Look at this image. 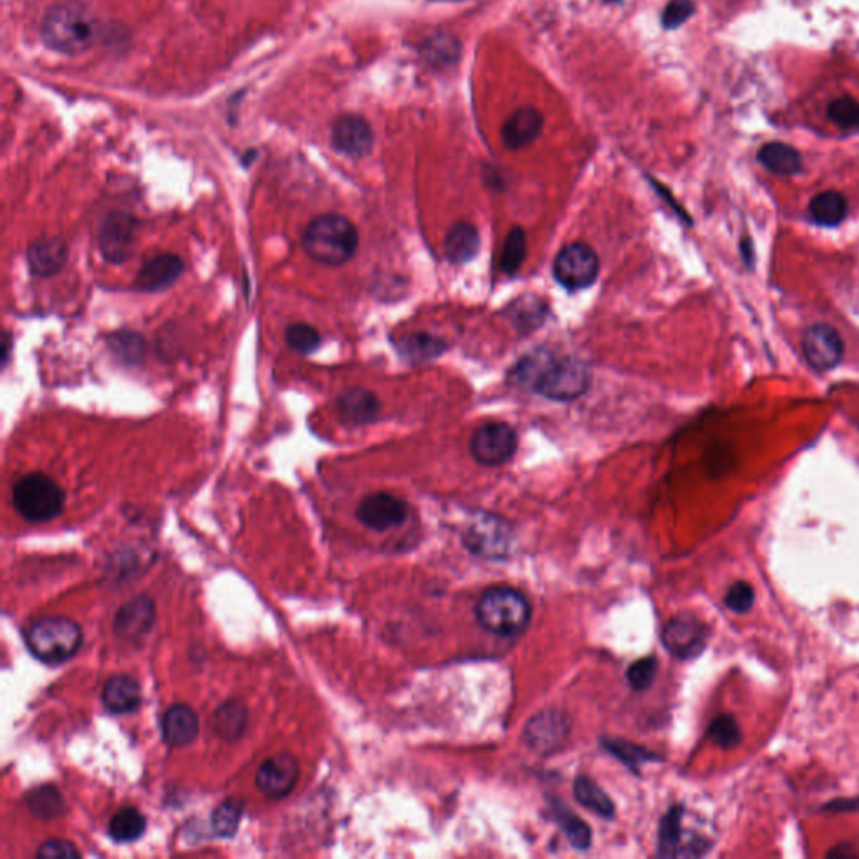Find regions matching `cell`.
<instances>
[{
    "label": "cell",
    "instance_id": "6da1fadb",
    "mask_svg": "<svg viewBox=\"0 0 859 859\" xmlns=\"http://www.w3.org/2000/svg\"><path fill=\"white\" fill-rule=\"evenodd\" d=\"M517 381L554 401L578 400L589 390L591 371L578 358H554L549 353L527 356L516 368Z\"/></svg>",
    "mask_w": 859,
    "mask_h": 859
},
{
    "label": "cell",
    "instance_id": "7a4b0ae2",
    "mask_svg": "<svg viewBox=\"0 0 859 859\" xmlns=\"http://www.w3.org/2000/svg\"><path fill=\"white\" fill-rule=\"evenodd\" d=\"M360 244L358 230L351 220L339 214L314 217L302 235V247L314 262L328 267L348 264Z\"/></svg>",
    "mask_w": 859,
    "mask_h": 859
},
{
    "label": "cell",
    "instance_id": "3957f363",
    "mask_svg": "<svg viewBox=\"0 0 859 859\" xmlns=\"http://www.w3.org/2000/svg\"><path fill=\"white\" fill-rule=\"evenodd\" d=\"M96 24L83 6L66 2L51 7L42 19V42L49 49L68 56L88 51L93 46Z\"/></svg>",
    "mask_w": 859,
    "mask_h": 859
},
{
    "label": "cell",
    "instance_id": "277c9868",
    "mask_svg": "<svg viewBox=\"0 0 859 859\" xmlns=\"http://www.w3.org/2000/svg\"><path fill=\"white\" fill-rule=\"evenodd\" d=\"M480 626L492 635L514 638L531 623V604L517 589L495 586L480 596L475 606Z\"/></svg>",
    "mask_w": 859,
    "mask_h": 859
},
{
    "label": "cell",
    "instance_id": "5b68a950",
    "mask_svg": "<svg viewBox=\"0 0 859 859\" xmlns=\"http://www.w3.org/2000/svg\"><path fill=\"white\" fill-rule=\"evenodd\" d=\"M26 645L37 660L47 665L71 660L83 646V630L66 616H46L29 625Z\"/></svg>",
    "mask_w": 859,
    "mask_h": 859
},
{
    "label": "cell",
    "instance_id": "8992f818",
    "mask_svg": "<svg viewBox=\"0 0 859 859\" xmlns=\"http://www.w3.org/2000/svg\"><path fill=\"white\" fill-rule=\"evenodd\" d=\"M64 500L66 495L58 482L41 472L22 477L12 489V504L32 524H44L56 519L63 512Z\"/></svg>",
    "mask_w": 859,
    "mask_h": 859
},
{
    "label": "cell",
    "instance_id": "52a82bcc",
    "mask_svg": "<svg viewBox=\"0 0 859 859\" xmlns=\"http://www.w3.org/2000/svg\"><path fill=\"white\" fill-rule=\"evenodd\" d=\"M140 222L130 212L115 210L106 215L99 229V252L106 262L120 266L130 261L135 252L136 234Z\"/></svg>",
    "mask_w": 859,
    "mask_h": 859
},
{
    "label": "cell",
    "instance_id": "ba28073f",
    "mask_svg": "<svg viewBox=\"0 0 859 859\" xmlns=\"http://www.w3.org/2000/svg\"><path fill=\"white\" fill-rule=\"evenodd\" d=\"M573 720L563 710L546 709L537 712L527 722L524 740L537 754L552 755L563 750L571 737Z\"/></svg>",
    "mask_w": 859,
    "mask_h": 859
},
{
    "label": "cell",
    "instance_id": "9c48e42d",
    "mask_svg": "<svg viewBox=\"0 0 859 859\" xmlns=\"http://www.w3.org/2000/svg\"><path fill=\"white\" fill-rule=\"evenodd\" d=\"M599 276V257L589 245H566L554 261V277L568 291L593 286Z\"/></svg>",
    "mask_w": 859,
    "mask_h": 859
},
{
    "label": "cell",
    "instance_id": "30bf717a",
    "mask_svg": "<svg viewBox=\"0 0 859 859\" xmlns=\"http://www.w3.org/2000/svg\"><path fill=\"white\" fill-rule=\"evenodd\" d=\"M517 450V433L507 423H487L474 433L470 452L480 465L497 467L514 457Z\"/></svg>",
    "mask_w": 859,
    "mask_h": 859
},
{
    "label": "cell",
    "instance_id": "8fae6325",
    "mask_svg": "<svg viewBox=\"0 0 859 859\" xmlns=\"http://www.w3.org/2000/svg\"><path fill=\"white\" fill-rule=\"evenodd\" d=\"M663 646L680 660H692L702 655L707 646V628L697 616L678 615L668 621L662 631Z\"/></svg>",
    "mask_w": 859,
    "mask_h": 859
},
{
    "label": "cell",
    "instance_id": "7c38bea8",
    "mask_svg": "<svg viewBox=\"0 0 859 859\" xmlns=\"http://www.w3.org/2000/svg\"><path fill=\"white\" fill-rule=\"evenodd\" d=\"M410 516V507L405 500L388 494V492H376L361 500L356 511V517L363 526L371 531L385 532L393 527H398L407 521Z\"/></svg>",
    "mask_w": 859,
    "mask_h": 859
},
{
    "label": "cell",
    "instance_id": "4fadbf2b",
    "mask_svg": "<svg viewBox=\"0 0 859 859\" xmlns=\"http://www.w3.org/2000/svg\"><path fill=\"white\" fill-rule=\"evenodd\" d=\"M299 762L291 752H277L262 762L256 776L259 791L269 799L289 796L299 779Z\"/></svg>",
    "mask_w": 859,
    "mask_h": 859
},
{
    "label": "cell",
    "instance_id": "5bb4252c",
    "mask_svg": "<svg viewBox=\"0 0 859 859\" xmlns=\"http://www.w3.org/2000/svg\"><path fill=\"white\" fill-rule=\"evenodd\" d=\"M802 348L807 363L813 366L814 370H833L843 360V339L829 324H814L807 329L802 338Z\"/></svg>",
    "mask_w": 859,
    "mask_h": 859
},
{
    "label": "cell",
    "instance_id": "9a60e30c",
    "mask_svg": "<svg viewBox=\"0 0 859 859\" xmlns=\"http://www.w3.org/2000/svg\"><path fill=\"white\" fill-rule=\"evenodd\" d=\"M331 141L334 150L346 157L361 160L371 155L375 146V133L363 116L348 113L334 121Z\"/></svg>",
    "mask_w": 859,
    "mask_h": 859
},
{
    "label": "cell",
    "instance_id": "2e32d148",
    "mask_svg": "<svg viewBox=\"0 0 859 859\" xmlns=\"http://www.w3.org/2000/svg\"><path fill=\"white\" fill-rule=\"evenodd\" d=\"M464 546L472 554L485 559H504L511 549V534L504 522L487 517L477 521L465 531Z\"/></svg>",
    "mask_w": 859,
    "mask_h": 859
},
{
    "label": "cell",
    "instance_id": "e0dca14e",
    "mask_svg": "<svg viewBox=\"0 0 859 859\" xmlns=\"http://www.w3.org/2000/svg\"><path fill=\"white\" fill-rule=\"evenodd\" d=\"M155 616V604L148 596L131 599L116 613V636L128 643H138L150 633Z\"/></svg>",
    "mask_w": 859,
    "mask_h": 859
},
{
    "label": "cell",
    "instance_id": "ac0fdd59",
    "mask_svg": "<svg viewBox=\"0 0 859 859\" xmlns=\"http://www.w3.org/2000/svg\"><path fill=\"white\" fill-rule=\"evenodd\" d=\"M26 259L32 276L47 279L66 267L69 247L61 237H42L27 247Z\"/></svg>",
    "mask_w": 859,
    "mask_h": 859
},
{
    "label": "cell",
    "instance_id": "d6986e66",
    "mask_svg": "<svg viewBox=\"0 0 859 859\" xmlns=\"http://www.w3.org/2000/svg\"><path fill=\"white\" fill-rule=\"evenodd\" d=\"M544 116L536 106H521L502 125L500 136L505 148L511 151L524 150L541 135Z\"/></svg>",
    "mask_w": 859,
    "mask_h": 859
},
{
    "label": "cell",
    "instance_id": "ffe728a7",
    "mask_svg": "<svg viewBox=\"0 0 859 859\" xmlns=\"http://www.w3.org/2000/svg\"><path fill=\"white\" fill-rule=\"evenodd\" d=\"M183 269H185V264H183L182 257L170 254V252L151 257L141 266L140 272L136 276V291H165L178 281V277L182 276Z\"/></svg>",
    "mask_w": 859,
    "mask_h": 859
},
{
    "label": "cell",
    "instance_id": "44dd1931",
    "mask_svg": "<svg viewBox=\"0 0 859 859\" xmlns=\"http://www.w3.org/2000/svg\"><path fill=\"white\" fill-rule=\"evenodd\" d=\"M200 732L198 715L185 703H175L163 714V739L172 747H185L197 739Z\"/></svg>",
    "mask_w": 859,
    "mask_h": 859
},
{
    "label": "cell",
    "instance_id": "7402d4cb",
    "mask_svg": "<svg viewBox=\"0 0 859 859\" xmlns=\"http://www.w3.org/2000/svg\"><path fill=\"white\" fill-rule=\"evenodd\" d=\"M420 56L430 68L450 69L459 63L462 56V42L459 37L447 31H437L423 39L420 44Z\"/></svg>",
    "mask_w": 859,
    "mask_h": 859
},
{
    "label": "cell",
    "instance_id": "603a6c76",
    "mask_svg": "<svg viewBox=\"0 0 859 859\" xmlns=\"http://www.w3.org/2000/svg\"><path fill=\"white\" fill-rule=\"evenodd\" d=\"M103 703L111 714H131L140 707V685L130 675H115L103 688Z\"/></svg>",
    "mask_w": 859,
    "mask_h": 859
},
{
    "label": "cell",
    "instance_id": "cb8c5ba5",
    "mask_svg": "<svg viewBox=\"0 0 859 859\" xmlns=\"http://www.w3.org/2000/svg\"><path fill=\"white\" fill-rule=\"evenodd\" d=\"M338 410L344 420L355 425H366L375 422L380 413V400L375 393L363 388H351L341 393L338 398Z\"/></svg>",
    "mask_w": 859,
    "mask_h": 859
},
{
    "label": "cell",
    "instance_id": "d4e9b609",
    "mask_svg": "<svg viewBox=\"0 0 859 859\" xmlns=\"http://www.w3.org/2000/svg\"><path fill=\"white\" fill-rule=\"evenodd\" d=\"M480 247L479 230L470 222H457L445 237V254L453 264L472 261Z\"/></svg>",
    "mask_w": 859,
    "mask_h": 859
},
{
    "label": "cell",
    "instance_id": "484cf974",
    "mask_svg": "<svg viewBox=\"0 0 859 859\" xmlns=\"http://www.w3.org/2000/svg\"><path fill=\"white\" fill-rule=\"evenodd\" d=\"M757 158H759L762 167L767 168L769 172L776 173V175H782V177L796 175L802 167L799 151L794 150L792 146L786 145V143H779V141H772V143L762 146Z\"/></svg>",
    "mask_w": 859,
    "mask_h": 859
},
{
    "label": "cell",
    "instance_id": "4316f807",
    "mask_svg": "<svg viewBox=\"0 0 859 859\" xmlns=\"http://www.w3.org/2000/svg\"><path fill=\"white\" fill-rule=\"evenodd\" d=\"M247 724H249V712L245 709L244 703H240L239 700H229L215 710V732L222 739L229 742L242 739L247 730Z\"/></svg>",
    "mask_w": 859,
    "mask_h": 859
},
{
    "label": "cell",
    "instance_id": "83f0119b",
    "mask_svg": "<svg viewBox=\"0 0 859 859\" xmlns=\"http://www.w3.org/2000/svg\"><path fill=\"white\" fill-rule=\"evenodd\" d=\"M848 202L839 192L818 193L809 204V215L816 224L824 227H836L846 219Z\"/></svg>",
    "mask_w": 859,
    "mask_h": 859
},
{
    "label": "cell",
    "instance_id": "f1b7e54d",
    "mask_svg": "<svg viewBox=\"0 0 859 859\" xmlns=\"http://www.w3.org/2000/svg\"><path fill=\"white\" fill-rule=\"evenodd\" d=\"M574 797L579 804L588 807L589 811L611 819L615 816V802L603 791V787L588 776H579L574 781Z\"/></svg>",
    "mask_w": 859,
    "mask_h": 859
},
{
    "label": "cell",
    "instance_id": "f546056e",
    "mask_svg": "<svg viewBox=\"0 0 859 859\" xmlns=\"http://www.w3.org/2000/svg\"><path fill=\"white\" fill-rule=\"evenodd\" d=\"M108 348L125 365H141L145 361L146 341L140 333L120 329L108 336Z\"/></svg>",
    "mask_w": 859,
    "mask_h": 859
},
{
    "label": "cell",
    "instance_id": "4dcf8cb0",
    "mask_svg": "<svg viewBox=\"0 0 859 859\" xmlns=\"http://www.w3.org/2000/svg\"><path fill=\"white\" fill-rule=\"evenodd\" d=\"M398 351L410 361H427L438 358L447 349L443 339L428 333L408 334L398 343Z\"/></svg>",
    "mask_w": 859,
    "mask_h": 859
},
{
    "label": "cell",
    "instance_id": "1f68e13d",
    "mask_svg": "<svg viewBox=\"0 0 859 859\" xmlns=\"http://www.w3.org/2000/svg\"><path fill=\"white\" fill-rule=\"evenodd\" d=\"M146 831V818L136 807H123L111 818L108 834L116 843H133Z\"/></svg>",
    "mask_w": 859,
    "mask_h": 859
},
{
    "label": "cell",
    "instance_id": "d6a6232c",
    "mask_svg": "<svg viewBox=\"0 0 859 859\" xmlns=\"http://www.w3.org/2000/svg\"><path fill=\"white\" fill-rule=\"evenodd\" d=\"M683 809L682 807H673L668 811L667 816L663 818L662 826H660V839H658V854L660 856H683Z\"/></svg>",
    "mask_w": 859,
    "mask_h": 859
},
{
    "label": "cell",
    "instance_id": "836d02e7",
    "mask_svg": "<svg viewBox=\"0 0 859 859\" xmlns=\"http://www.w3.org/2000/svg\"><path fill=\"white\" fill-rule=\"evenodd\" d=\"M27 807L36 818L54 819L66 813V804L53 786L37 787L27 796Z\"/></svg>",
    "mask_w": 859,
    "mask_h": 859
},
{
    "label": "cell",
    "instance_id": "e575fe53",
    "mask_svg": "<svg viewBox=\"0 0 859 859\" xmlns=\"http://www.w3.org/2000/svg\"><path fill=\"white\" fill-rule=\"evenodd\" d=\"M244 814V801L239 797H229L220 802L212 814V829L219 838H232L239 829Z\"/></svg>",
    "mask_w": 859,
    "mask_h": 859
},
{
    "label": "cell",
    "instance_id": "d590c367",
    "mask_svg": "<svg viewBox=\"0 0 859 859\" xmlns=\"http://www.w3.org/2000/svg\"><path fill=\"white\" fill-rule=\"evenodd\" d=\"M527 254V237L526 232L521 227H514L509 232L507 239L504 242V250H502V269L505 274L514 276L519 272Z\"/></svg>",
    "mask_w": 859,
    "mask_h": 859
},
{
    "label": "cell",
    "instance_id": "8d00e7d4",
    "mask_svg": "<svg viewBox=\"0 0 859 859\" xmlns=\"http://www.w3.org/2000/svg\"><path fill=\"white\" fill-rule=\"evenodd\" d=\"M554 813H556L559 826L563 829L564 834L568 836L569 843L573 844V848L588 849L591 846L593 834H591V828H589L588 824L581 821L576 814L571 813V811L561 806L554 807Z\"/></svg>",
    "mask_w": 859,
    "mask_h": 859
},
{
    "label": "cell",
    "instance_id": "74e56055",
    "mask_svg": "<svg viewBox=\"0 0 859 859\" xmlns=\"http://www.w3.org/2000/svg\"><path fill=\"white\" fill-rule=\"evenodd\" d=\"M286 343L301 355H309L321 346V334L318 329L306 323H296L287 326Z\"/></svg>",
    "mask_w": 859,
    "mask_h": 859
},
{
    "label": "cell",
    "instance_id": "f35d334b",
    "mask_svg": "<svg viewBox=\"0 0 859 859\" xmlns=\"http://www.w3.org/2000/svg\"><path fill=\"white\" fill-rule=\"evenodd\" d=\"M710 739L714 740L715 745H719L720 749H734L735 745H739L742 739L739 724L732 715H720L710 724L709 727Z\"/></svg>",
    "mask_w": 859,
    "mask_h": 859
},
{
    "label": "cell",
    "instance_id": "ab89813d",
    "mask_svg": "<svg viewBox=\"0 0 859 859\" xmlns=\"http://www.w3.org/2000/svg\"><path fill=\"white\" fill-rule=\"evenodd\" d=\"M829 118L834 125L843 130H856L859 128V103L854 98L843 96L829 105Z\"/></svg>",
    "mask_w": 859,
    "mask_h": 859
},
{
    "label": "cell",
    "instance_id": "60d3db41",
    "mask_svg": "<svg viewBox=\"0 0 859 859\" xmlns=\"http://www.w3.org/2000/svg\"><path fill=\"white\" fill-rule=\"evenodd\" d=\"M656 672H658V660L655 656H646L628 668L626 680L638 692H645L651 687V683L655 682Z\"/></svg>",
    "mask_w": 859,
    "mask_h": 859
},
{
    "label": "cell",
    "instance_id": "b9f144b4",
    "mask_svg": "<svg viewBox=\"0 0 859 859\" xmlns=\"http://www.w3.org/2000/svg\"><path fill=\"white\" fill-rule=\"evenodd\" d=\"M603 744L606 749L610 750V754L616 755L628 767H640L643 762L655 759V755L650 754V750L641 749L638 745L630 744V742L604 740Z\"/></svg>",
    "mask_w": 859,
    "mask_h": 859
},
{
    "label": "cell",
    "instance_id": "7bdbcfd3",
    "mask_svg": "<svg viewBox=\"0 0 859 859\" xmlns=\"http://www.w3.org/2000/svg\"><path fill=\"white\" fill-rule=\"evenodd\" d=\"M697 11V4L693 0H668L663 9L662 27L667 31H675L683 26L685 22Z\"/></svg>",
    "mask_w": 859,
    "mask_h": 859
},
{
    "label": "cell",
    "instance_id": "ee69618b",
    "mask_svg": "<svg viewBox=\"0 0 859 859\" xmlns=\"http://www.w3.org/2000/svg\"><path fill=\"white\" fill-rule=\"evenodd\" d=\"M754 601V588H752L749 583H745V581L735 583L734 586L727 591V594H725V606H727L730 611L737 613V615H745V613H749V611L752 610V606H754Z\"/></svg>",
    "mask_w": 859,
    "mask_h": 859
},
{
    "label": "cell",
    "instance_id": "f6af8a7d",
    "mask_svg": "<svg viewBox=\"0 0 859 859\" xmlns=\"http://www.w3.org/2000/svg\"><path fill=\"white\" fill-rule=\"evenodd\" d=\"M36 856L41 859H76L81 858V851L66 839H49L39 846Z\"/></svg>",
    "mask_w": 859,
    "mask_h": 859
},
{
    "label": "cell",
    "instance_id": "bcb514c9",
    "mask_svg": "<svg viewBox=\"0 0 859 859\" xmlns=\"http://www.w3.org/2000/svg\"><path fill=\"white\" fill-rule=\"evenodd\" d=\"M516 324L519 326H526V328H534L537 323H541L542 318H544V306H542L541 301H534L531 297V301H519L516 306Z\"/></svg>",
    "mask_w": 859,
    "mask_h": 859
},
{
    "label": "cell",
    "instance_id": "7dc6e473",
    "mask_svg": "<svg viewBox=\"0 0 859 859\" xmlns=\"http://www.w3.org/2000/svg\"><path fill=\"white\" fill-rule=\"evenodd\" d=\"M851 846H838V848L833 849V851H829L828 856H853V853L849 851Z\"/></svg>",
    "mask_w": 859,
    "mask_h": 859
}]
</instances>
